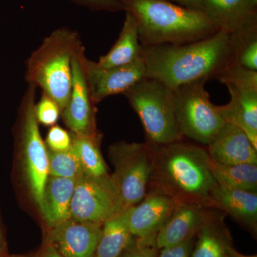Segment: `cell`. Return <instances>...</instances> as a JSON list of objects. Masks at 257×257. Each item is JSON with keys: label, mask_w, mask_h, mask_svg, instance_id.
I'll return each mask as SVG.
<instances>
[{"label": "cell", "mask_w": 257, "mask_h": 257, "mask_svg": "<svg viewBox=\"0 0 257 257\" xmlns=\"http://www.w3.org/2000/svg\"><path fill=\"white\" fill-rule=\"evenodd\" d=\"M146 78L157 79L171 89L194 82L216 79L232 57L229 32L182 45L144 46Z\"/></svg>", "instance_id": "obj_1"}, {"label": "cell", "mask_w": 257, "mask_h": 257, "mask_svg": "<svg viewBox=\"0 0 257 257\" xmlns=\"http://www.w3.org/2000/svg\"><path fill=\"white\" fill-rule=\"evenodd\" d=\"M150 145L153 170L150 187L163 191L175 200L209 207L211 193L217 183L211 172L207 150L182 141Z\"/></svg>", "instance_id": "obj_2"}, {"label": "cell", "mask_w": 257, "mask_h": 257, "mask_svg": "<svg viewBox=\"0 0 257 257\" xmlns=\"http://www.w3.org/2000/svg\"><path fill=\"white\" fill-rule=\"evenodd\" d=\"M135 17L144 46L182 45L204 40L219 31L205 13L167 0H119Z\"/></svg>", "instance_id": "obj_3"}, {"label": "cell", "mask_w": 257, "mask_h": 257, "mask_svg": "<svg viewBox=\"0 0 257 257\" xmlns=\"http://www.w3.org/2000/svg\"><path fill=\"white\" fill-rule=\"evenodd\" d=\"M77 32L57 29L30 56L25 79L28 84L42 89L60 106L61 112L68 102L72 84V61L82 48Z\"/></svg>", "instance_id": "obj_4"}, {"label": "cell", "mask_w": 257, "mask_h": 257, "mask_svg": "<svg viewBox=\"0 0 257 257\" xmlns=\"http://www.w3.org/2000/svg\"><path fill=\"white\" fill-rule=\"evenodd\" d=\"M123 94L143 123L147 143L165 145L182 141L172 89L157 79L145 78Z\"/></svg>", "instance_id": "obj_5"}, {"label": "cell", "mask_w": 257, "mask_h": 257, "mask_svg": "<svg viewBox=\"0 0 257 257\" xmlns=\"http://www.w3.org/2000/svg\"><path fill=\"white\" fill-rule=\"evenodd\" d=\"M109 156L114 167L111 182L124 210L139 204L147 194L153 170V152L147 142H120L109 147Z\"/></svg>", "instance_id": "obj_6"}, {"label": "cell", "mask_w": 257, "mask_h": 257, "mask_svg": "<svg viewBox=\"0 0 257 257\" xmlns=\"http://www.w3.org/2000/svg\"><path fill=\"white\" fill-rule=\"evenodd\" d=\"M204 79L182 84L172 89L177 126L182 136L203 145L215 138L225 121L218 106L210 100Z\"/></svg>", "instance_id": "obj_7"}, {"label": "cell", "mask_w": 257, "mask_h": 257, "mask_svg": "<svg viewBox=\"0 0 257 257\" xmlns=\"http://www.w3.org/2000/svg\"><path fill=\"white\" fill-rule=\"evenodd\" d=\"M37 89L29 84L23 95L20 106V143L29 188L40 211L49 177V157L35 114Z\"/></svg>", "instance_id": "obj_8"}, {"label": "cell", "mask_w": 257, "mask_h": 257, "mask_svg": "<svg viewBox=\"0 0 257 257\" xmlns=\"http://www.w3.org/2000/svg\"><path fill=\"white\" fill-rule=\"evenodd\" d=\"M122 210L111 176L96 178L84 174L77 182L72 203L71 219L103 224Z\"/></svg>", "instance_id": "obj_9"}, {"label": "cell", "mask_w": 257, "mask_h": 257, "mask_svg": "<svg viewBox=\"0 0 257 257\" xmlns=\"http://www.w3.org/2000/svg\"><path fill=\"white\" fill-rule=\"evenodd\" d=\"M84 47L72 61V84L67 106L62 111L64 123L72 134L93 135L97 134L95 125V103L92 100L84 70Z\"/></svg>", "instance_id": "obj_10"}, {"label": "cell", "mask_w": 257, "mask_h": 257, "mask_svg": "<svg viewBox=\"0 0 257 257\" xmlns=\"http://www.w3.org/2000/svg\"><path fill=\"white\" fill-rule=\"evenodd\" d=\"M86 77L95 104L108 96L124 94L135 84L146 78V66L143 56L132 63L101 68L94 61L84 60Z\"/></svg>", "instance_id": "obj_11"}, {"label": "cell", "mask_w": 257, "mask_h": 257, "mask_svg": "<svg viewBox=\"0 0 257 257\" xmlns=\"http://www.w3.org/2000/svg\"><path fill=\"white\" fill-rule=\"evenodd\" d=\"M176 200L170 194L152 187L143 200L127 209V221L134 236L157 234L170 219Z\"/></svg>", "instance_id": "obj_12"}, {"label": "cell", "mask_w": 257, "mask_h": 257, "mask_svg": "<svg viewBox=\"0 0 257 257\" xmlns=\"http://www.w3.org/2000/svg\"><path fill=\"white\" fill-rule=\"evenodd\" d=\"M102 224L70 219L52 228V246L63 257H94Z\"/></svg>", "instance_id": "obj_13"}, {"label": "cell", "mask_w": 257, "mask_h": 257, "mask_svg": "<svg viewBox=\"0 0 257 257\" xmlns=\"http://www.w3.org/2000/svg\"><path fill=\"white\" fill-rule=\"evenodd\" d=\"M207 208L190 201L176 200L172 215L157 234L159 249L192 239L213 214Z\"/></svg>", "instance_id": "obj_14"}, {"label": "cell", "mask_w": 257, "mask_h": 257, "mask_svg": "<svg viewBox=\"0 0 257 257\" xmlns=\"http://www.w3.org/2000/svg\"><path fill=\"white\" fill-rule=\"evenodd\" d=\"M208 147L211 160L221 165H257V149L244 132L229 123H225Z\"/></svg>", "instance_id": "obj_15"}, {"label": "cell", "mask_w": 257, "mask_h": 257, "mask_svg": "<svg viewBox=\"0 0 257 257\" xmlns=\"http://www.w3.org/2000/svg\"><path fill=\"white\" fill-rule=\"evenodd\" d=\"M230 101L218 106L225 122L241 128L257 149V88L226 85Z\"/></svg>", "instance_id": "obj_16"}, {"label": "cell", "mask_w": 257, "mask_h": 257, "mask_svg": "<svg viewBox=\"0 0 257 257\" xmlns=\"http://www.w3.org/2000/svg\"><path fill=\"white\" fill-rule=\"evenodd\" d=\"M209 207L224 211L248 229L256 230L257 192L216 184L211 193Z\"/></svg>", "instance_id": "obj_17"}, {"label": "cell", "mask_w": 257, "mask_h": 257, "mask_svg": "<svg viewBox=\"0 0 257 257\" xmlns=\"http://www.w3.org/2000/svg\"><path fill=\"white\" fill-rule=\"evenodd\" d=\"M76 182L75 179L49 176L40 211L52 229L71 219V203Z\"/></svg>", "instance_id": "obj_18"}, {"label": "cell", "mask_w": 257, "mask_h": 257, "mask_svg": "<svg viewBox=\"0 0 257 257\" xmlns=\"http://www.w3.org/2000/svg\"><path fill=\"white\" fill-rule=\"evenodd\" d=\"M202 12L219 30L231 33L257 14V0H204Z\"/></svg>", "instance_id": "obj_19"}, {"label": "cell", "mask_w": 257, "mask_h": 257, "mask_svg": "<svg viewBox=\"0 0 257 257\" xmlns=\"http://www.w3.org/2000/svg\"><path fill=\"white\" fill-rule=\"evenodd\" d=\"M143 56L139 39L138 24L135 17L126 12V17L119 37L106 55L95 62L101 68H110L132 63Z\"/></svg>", "instance_id": "obj_20"}, {"label": "cell", "mask_w": 257, "mask_h": 257, "mask_svg": "<svg viewBox=\"0 0 257 257\" xmlns=\"http://www.w3.org/2000/svg\"><path fill=\"white\" fill-rule=\"evenodd\" d=\"M127 221V209L120 210L102 224L94 257H120L133 241Z\"/></svg>", "instance_id": "obj_21"}, {"label": "cell", "mask_w": 257, "mask_h": 257, "mask_svg": "<svg viewBox=\"0 0 257 257\" xmlns=\"http://www.w3.org/2000/svg\"><path fill=\"white\" fill-rule=\"evenodd\" d=\"M234 63L257 71V14L230 33Z\"/></svg>", "instance_id": "obj_22"}, {"label": "cell", "mask_w": 257, "mask_h": 257, "mask_svg": "<svg viewBox=\"0 0 257 257\" xmlns=\"http://www.w3.org/2000/svg\"><path fill=\"white\" fill-rule=\"evenodd\" d=\"M209 167L216 183L228 188L257 192V165H226L209 159Z\"/></svg>", "instance_id": "obj_23"}, {"label": "cell", "mask_w": 257, "mask_h": 257, "mask_svg": "<svg viewBox=\"0 0 257 257\" xmlns=\"http://www.w3.org/2000/svg\"><path fill=\"white\" fill-rule=\"evenodd\" d=\"M198 241L191 257H224L230 245L221 216L212 214L199 230Z\"/></svg>", "instance_id": "obj_24"}, {"label": "cell", "mask_w": 257, "mask_h": 257, "mask_svg": "<svg viewBox=\"0 0 257 257\" xmlns=\"http://www.w3.org/2000/svg\"><path fill=\"white\" fill-rule=\"evenodd\" d=\"M72 148L74 149L84 174L96 177L107 178L106 165L99 149L100 135H77L72 134Z\"/></svg>", "instance_id": "obj_25"}, {"label": "cell", "mask_w": 257, "mask_h": 257, "mask_svg": "<svg viewBox=\"0 0 257 257\" xmlns=\"http://www.w3.org/2000/svg\"><path fill=\"white\" fill-rule=\"evenodd\" d=\"M49 176L77 180L84 175L82 165L74 149L64 152L48 150Z\"/></svg>", "instance_id": "obj_26"}, {"label": "cell", "mask_w": 257, "mask_h": 257, "mask_svg": "<svg viewBox=\"0 0 257 257\" xmlns=\"http://www.w3.org/2000/svg\"><path fill=\"white\" fill-rule=\"evenodd\" d=\"M157 234L134 236L133 241L120 257H157Z\"/></svg>", "instance_id": "obj_27"}, {"label": "cell", "mask_w": 257, "mask_h": 257, "mask_svg": "<svg viewBox=\"0 0 257 257\" xmlns=\"http://www.w3.org/2000/svg\"><path fill=\"white\" fill-rule=\"evenodd\" d=\"M61 113L60 106L50 96L42 93L41 99L36 103L35 114L38 123L45 126H54Z\"/></svg>", "instance_id": "obj_28"}, {"label": "cell", "mask_w": 257, "mask_h": 257, "mask_svg": "<svg viewBox=\"0 0 257 257\" xmlns=\"http://www.w3.org/2000/svg\"><path fill=\"white\" fill-rule=\"evenodd\" d=\"M46 144L50 151H67L72 147V136L61 126H52L47 135Z\"/></svg>", "instance_id": "obj_29"}, {"label": "cell", "mask_w": 257, "mask_h": 257, "mask_svg": "<svg viewBox=\"0 0 257 257\" xmlns=\"http://www.w3.org/2000/svg\"><path fill=\"white\" fill-rule=\"evenodd\" d=\"M74 4L80 5L84 8L96 12H116L124 10L119 0H70Z\"/></svg>", "instance_id": "obj_30"}, {"label": "cell", "mask_w": 257, "mask_h": 257, "mask_svg": "<svg viewBox=\"0 0 257 257\" xmlns=\"http://www.w3.org/2000/svg\"><path fill=\"white\" fill-rule=\"evenodd\" d=\"M193 250V238L173 246L160 249L157 257H191Z\"/></svg>", "instance_id": "obj_31"}, {"label": "cell", "mask_w": 257, "mask_h": 257, "mask_svg": "<svg viewBox=\"0 0 257 257\" xmlns=\"http://www.w3.org/2000/svg\"><path fill=\"white\" fill-rule=\"evenodd\" d=\"M180 5V6L187 9L199 10L202 11L203 2L204 0H172Z\"/></svg>", "instance_id": "obj_32"}, {"label": "cell", "mask_w": 257, "mask_h": 257, "mask_svg": "<svg viewBox=\"0 0 257 257\" xmlns=\"http://www.w3.org/2000/svg\"><path fill=\"white\" fill-rule=\"evenodd\" d=\"M42 257H63L57 251L53 246L50 245L47 248L46 251Z\"/></svg>", "instance_id": "obj_33"}, {"label": "cell", "mask_w": 257, "mask_h": 257, "mask_svg": "<svg viewBox=\"0 0 257 257\" xmlns=\"http://www.w3.org/2000/svg\"><path fill=\"white\" fill-rule=\"evenodd\" d=\"M226 254L229 255L230 257H257L256 255H249V256H248V255L241 254V253L235 251L231 246H228L227 250H226Z\"/></svg>", "instance_id": "obj_34"}, {"label": "cell", "mask_w": 257, "mask_h": 257, "mask_svg": "<svg viewBox=\"0 0 257 257\" xmlns=\"http://www.w3.org/2000/svg\"><path fill=\"white\" fill-rule=\"evenodd\" d=\"M224 257H230V256H229V255L226 254V255H225Z\"/></svg>", "instance_id": "obj_35"}, {"label": "cell", "mask_w": 257, "mask_h": 257, "mask_svg": "<svg viewBox=\"0 0 257 257\" xmlns=\"http://www.w3.org/2000/svg\"><path fill=\"white\" fill-rule=\"evenodd\" d=\"M0 240H1V237H0Z\"/></svg>", "instance_id": "obj_36"}]
</instances>
